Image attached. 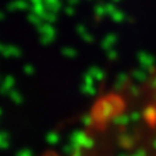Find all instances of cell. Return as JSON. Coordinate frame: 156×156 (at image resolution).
Listing matches in <instances>:
<instances>
[{"instance_id": "6da1fadb", "label": "cell", "mask_w": 156, "mask_h": 156, "mask_svg": "<svg viewBox=\"0 0 156 156\" xmlns=\"http://www.w3.org/2000/svg\"><path fill=\"white\" fill-rule=\"evenodd\" d=\"M39 156H65V155L57 152V151H55V150H46L44 152H42Z\"/></svg>"}]
</instances>
